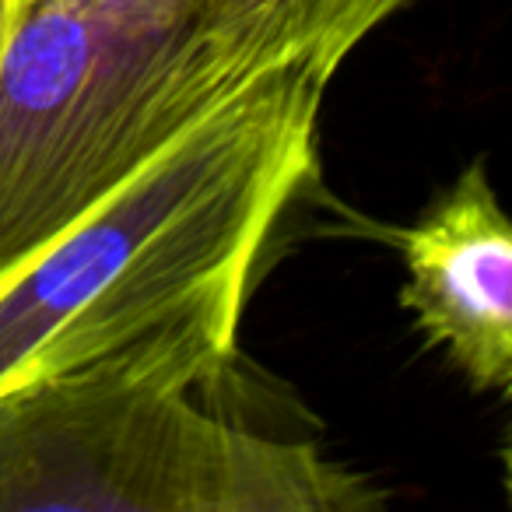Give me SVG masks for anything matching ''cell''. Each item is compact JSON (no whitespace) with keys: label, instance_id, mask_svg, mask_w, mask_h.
Listing matches in <instances>:
<instances>
[{"label":"cell","instance_id":"cell-1","mask_svg":"<svg viewBox=\"0 0 512 512\" xmlns=\"http://www.w3.org/2000/svg\"><path fill=\"white\" fill-rule=\"evenodd\" d=\"M323 81L278 71L218 102L57 239L0 274V397L246 302L316 169Z\"/></svg>","mask_w":512,"mask_h":512},{"label":"cell","instance_id":"cell-2","mask_svg":"<svg viewBox=\"0 0 512 512\" xmlns=\"http://www.w3.org/2000/svg\"><path fill=\"white\" fill-rule=\"evenodd\" d=\"M239 306L204 309L0 397V512H369V477L190 393L235 358Z\"/></svg>","mask_w":512,"mask_h":512},{"label":"cell","instance_id":"cell-3","mask_svg":"<svg viewBox=\"0 0 512 512\" xmlns=\"http://www.w3.org/2000/svg\"><path fill=\"white\" fill-rule=\"evenodd\" d=\"M218 102L200 0H25L0 60V274Z\"/></svg>","mask_w":512,"mask_h":512},{"label":"cell","instance_id":"cell-4","mask_svg":"<svg viewBox=\"0 0 512 512\" xmlns=\"http://www.w3.org/2000/svg\"><path fill=\"white\" fill-rule=\"evenodd\" d=\"M400 306L474 390L512 379V225L477 158L400 235Z\"/></svg>","mask_w":512,"mask_h":512},{"label":"cell","instance_id":"cell-5","mask_svg":"<svg viewBox=\"0 0 512 512\" xmlns=\"http://www.w3.org/2000/svg\"><path fill=\"white\" fill-rule=\"evenodd\" d=\"M407 0H200L207 85L228 99L278 71L327 85L351 50Z\"/></svg>","mask_w":512,"mask_h":512},{"label":"cell","instance_id":"cell-6","mask_svg":"<svg viewBox=\"0 0 512 512\" xmlns=\"http://www.w3.org/2000/svg\"><path fill=\"white\" fill-rule=\"evenodd\" d=\"M22 11H25V0H0V60L8 53V43L15 36Z\"/></svg>","mask_w":512,"mask_h":512}]
</instances>
